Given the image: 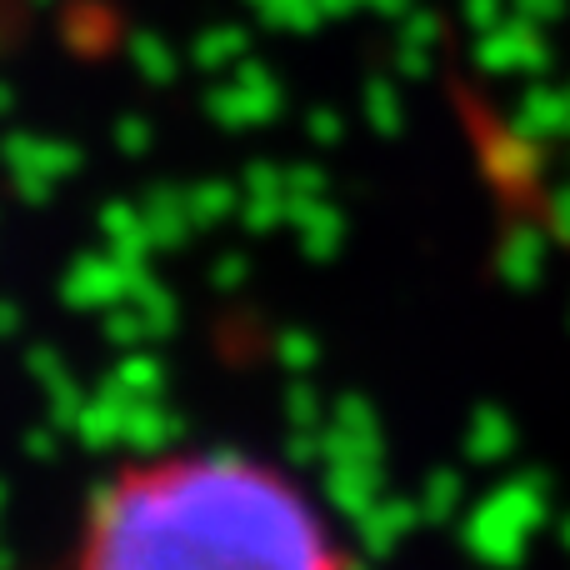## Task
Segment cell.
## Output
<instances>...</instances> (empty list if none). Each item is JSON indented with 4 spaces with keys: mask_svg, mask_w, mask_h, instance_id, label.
Returning <instances> with one entry per match:
<instances>
[{
    "mask_svg": "<svg viewBox=\"0 0 570 570\" xmlns=\"http://www.w3.org/2000/svg\"><path fill=\"white\" fill-rule=\"evenodd\" d=\"M70 570H351L321 505L236 451L120 465L80 521Z\"/></svg>",
    "mask_w": 570,
    "mask_h": 570,
    "instance_id": "obj_1",
    "label": "cell"
}]
</instances>
